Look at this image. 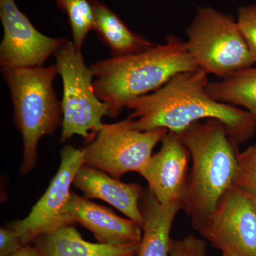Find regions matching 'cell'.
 I'll return each mask as SVG.
<instances>
[{"instance_id":"6da1fadb","label":"cell","mask_w":256,"mask_h":256,"mask_svg":"<svg viewBox=\"0 0 256 256\" xmlns=\"http://www.w3.org/2000/svg\"><path fill=\"white\" fill-rule=\"evenodd\" d=\"M208 74L203 69L173 77L156 92L131 101L126 108L140 131L164 128L178 134L202 120H220L230 139L242 144L256 132V119L248 111L216 100L207 92Z\"/></svg>"},{"instance_id":"7a4b0ae2","label":"cell","mask_w":256,"mask_h":256,"mask_svg":"<svg viewBox=\"0 0 256 256\" xmlns=\"http://www.w3.org/2000/svg\"><path fill=\"white\" fill-rule=\"evenodd\" d=\"M96 95L117 118L131 101L159 90L175 76L200 68L186 42L170 35L137 54L112 57L90 66Z\"/></svg>"},{"instance_id":"3957f363","label":"cell","mask_w":256,"mask_h":256,"mask_svg":"<svg viewBox=\"0 0 256 256\" xmlns=\"http://www.w3.org/2000/svg\"><path fill=\"white\" fill-rule=\"evenodd\" d=\"M178 134L192 161L183 210L196 230L234 186L239 153L218 120L195 122Z\"/></svg>"},{"instance_id":"277c9868","label":"cell","mask_w":256,"mask_h":256,"mask_svg":"<svg viewBox=\"0 0 256 256\" xmlns=\"http://www.w3.org/2000/svg\"><path fill=\"white\" fill-rule=\"evenodd\" d=\"M14 106L15 126L24 142L20 174L26 175L38 160L42 138L52 136L63 124V110L54 88L56 64L31 68H2Z\"/></svg>"},{"instance_id":"5b68a950","label":"cell","mask_w":256,"mask_h":256,"mask_svg":"<svg viewBox=\"0 0 256 256\" xmlns=\"http://www.w3.org/2000/svg\"><path fill=\"white\" fill-rule=\"evenodd\" d=\"M186 34L188 50L208 75L225 78L256 63L232 16L200 8Z\"/></svg>"},{"instance_id":"8992f818","label":"cell","mask_w":256,"mask_h":256,"mask_svg":"<svg viewBox=\"0 0 256 256\" xmlns=\"http://www.w3.org/2000/svg\"><path fill=\"white\" fill-rule=\"evenodd\" d=\"M58 73L63 80L62 142L79 136L92 142L102 128L107 108L98 98L94 86V74L88 67L82 54L68 42L55 55Z\"/></svg>"},{"instance_id":"52a82bcc","label":"cell","mask_w":256,"mask_h":256,"mask_svg":"<svg viewBox=\"0 0 256 256\" xmlns=\"http://www.w3.org/2000/svg\"><path fill=\"white\" fill-rule=\"evenodd\" d=\"M168 132L164 128L138 130L129 117L116 124H104L95 140L82 148L84 165L118 180L127 173L139 174Z\"/></svg>"},{"instance_id":"ba28073f","label":"cell","mask_w":256,"mask_h":256,"mask_svg":"<svg viewBox=\"0 0 256 256\" xmlns=\"http://www.w3.org/2000/svg\"><path fill=\"white\" fill-rule=\"evenodd\" d=\"M196 230L222 254L256 256V206L235 185Z\"/></svg>"},{"instance_id":"9c48e42d","label":"cell","mask_w":256,"mask_h":256,"mask_svg":"<svg viewBox=\"0 0 256 256\" xmlns=\"http://www.w3.org/2000/svg\"><path fill=\"white\" fill-rule=\"evenodd\" d=\"M82 165V149L68 146L62 150L60 169L44 194L28 217L8 225L20 235L24 246L30 245L42 234L69 225L66 220L65 208L72 194L70 188L76 175Z\"/></svg>"},{"instance_id":"30bf717a","label":"cell","mask_w":256,"mask_h":256,"mask_svg":"<svg viewBox=\"0 0 256 256\" xmlns=\"http://www.w3.org/2000/svg\"><path fill=\"white\" fill-rule=\"evenodd\" d=\"M0 18L4 36L0 45L2 68L44 66L69 42L43 34L18 9L14 0H0Z\"/></svg>"},{"instance_id":"8fae6325","label":"cell","mask_w":256,"mask_h":256,"mask_svg":"<svg viewBox=\"0 0 256 256\" xmlns=\"http://www.w3.org/2000/svg\"><path fill=\"white\" fill-rule=\"evenodd\" d=\"M161 142L159 152L152 156L139 174L160 204L183 207L191 156L176 133L168 132Z\"/></svg>"},{"instance_id":"7c38bea8","label":"cell","mask_w":256,"mask_h":256,"mask_svg":"<svg viewBox=\"0 0 256 256\" xmlns=\"http://www.w3.org/2000/svg\"><path fill=\"white\" fill-rule=\"evenodd\" d=\"M65 217L69 225L76 222L90 230L100 244L122 246L139 245L142 240L140 226L74 192L66 206Z\"/></svg>"},{"instance_id":"4fadbf2b","label":"cell","mask_w":256,"mask_h":256,"mask_svg":"<svg viewBox=\"0 0 256 256\" xmlns=\"http://www.w3.org/2000/svg\"><path fill=\"white\" fill-rule=\"evenodd\" d=\"M74 184L84 194L85 198L107 202L142 228L144 220L140 201L144 190L139 184L122 182L86 165L79 169Z\"/></svg>"},{"instance_id":"5bb4252c","label":"cell","mask_w":256,"mask_h":256,"mask_svg":"<svg viewBox=\"0 0 256 256\" xmlns=\"http://www.w3.org/2000/svg\"><path fill=\"white\" fill-rule=\"evenodd\" d=\"M140 210L144 222L138 256H170L172 228L182 206L162 204L148 188L141 198Z\"/></svg>"},{"instance_id":"9a60e30c","label":"cell","mask_w":256,"mask_h":256,"mask_svg":"<svg viewBox=\"0 0 256 256\" xmlns=\"http://www.w3.org/2000/svg\"><path fill=\"white\" fill-rule=\"evenodd\" d=\"M42 256H128L138 255L139 245L114 246L84 240L72 225H66L34 240Z\"/></svg>"},{"instance_id":"2e32d148","label":"cell","mask_w":256,"mask_h":256,"mask_svg":"<svg viewBox=\"0 0 256 256\" xmlns=\"http://www.w3.org/2000/svg\"><path fill=\"white\" fill-rule=\"evenodd\" d=\"M94 12V30L110 48L112 57L137 54L154 46L140 35L129 30L114 12L98 0H90Z\"/></svg>"},{"instance_id":"e0dca14e","label":"cell","mask_w":256,"mask_h":256,"mask_svg":"<svg viewBox=\"0 0 256 256\" xmlns=\"http://www.w3.org/2000/svg\"><path fill=\"white\" fill-rule=\"evenodd\" d=\"M207 92L220 102L244 108L256 119V67L210 82Z\"/></svg>"},{"instance_id":"ac0fdd59","label":"cell","mask_w":256,"mask_h":256,"mask_svg":"<svg viewBox=\"0 0 256 256\" xmlns=\"http://www.w3.org/2000/svg\"><path fill=\"white\" fill-rule=\"evenodd\" d=\"M58 8L67 15L73 34L74 44L78 53L88 35L94 30V12L90 0H54Z\"/></svg>"},{"instance_id":"d6986e66","label":"cell","mask_w":256,"mask_h":256,"mask_svg":"<svg viewBox=\"0 0 256 256\" xmlns=\"http://www.w3.org/2000/svg\"><path fill=\"white\" fill-rule=\"evenodd\" d=\"M234 185L248 196L256 197V144L239 153L238 172Z\"/></svg>"},{"instance_id":"ffe728a7","label":"cell","mask_w":256,"mask_h":256,"mask_svg":"<svg viewBox=\"0 0 256 256\" xmlns=\"http://www.w3.org/2000/svg\"><path fill=\"white\" fill-rule=\"evenodd\" d=\"M237 24L256 62V4L240 8L238 10Z\"/></svg>"},{"instance_id":"44dd1931","label":"cell","mask_w":256,"mask_h":256,"mask_svg":"<svg viewBox=\"0 0 256 256\" xmlns=\"http://www.w3.org/2000/svg\"><path fill=\"white\" fill-rule=\"evenodd\" d=\"M206 240L190 235L180 240H172L170 256H206Z\"/></svg>"},{"instance_id":"7402d4cb","label":"cell","mask_w":256,"mask_h":256,"mask_svg":"<svg viewBox=\"0 0 256 256\" xmlns=\"http://www.w3.org/2000/svg\"><path fill=\"white\" fill-rule=\"evenodd\" d=\"M24 246L20 235L9 227L0 229V256H10Z\"/></svg>"},{"instance_id":"603a6c76","label":"cell","mask_w":256,"mask_h":256,"mask_svg":"<svg viewBox=\"0 0 256 256\" xmlns=\"http://www.w3.org/2000/svg\"><path fill=\"white\" fill-rule=\"evenodd\" d=\"M10 256H42V255L34 246H32L28 245L24 246L18 252Z\"/></svg>"},{"instance_id":"cb8c5ba5","label":"cell","mask_w":256,"mask_h":256,"mask_svg":"<svg viewBox=\"0 0 256 256\" xmlns=\"http://www.w3.org/2000/svg\"><path fill=\"white\" fill-rule=\"evenodd\" d=\"M222 256H234L230 255V254H222Z\"/></svg>"},{"instance_id":"d4e9b609","label":"cell","mask_w":256,"mask_h":256,"mask_svg":"<svg viewBox=\"0 0 256 256\" xmlns=\"http://www.w3.org/2000/svg\"><path fill=\"white\" fill-rule=\"evenodd\" d=\"M249 197H250V196H249ZM250 198H252V197H250ZM252 198V201H254V204H255L256 206V197H255V198Z\"/></svg>"},{"instance_id":"484cf974","label":"cell","mask_w":256,"mask_h":256,"mask_svg":"<svg viewBox=\"0 0 256 256\" xmlns=\"http://www.w3.org/2000/svg\"><path fill=\"white\" fill-rule=\"evenodd\" d=\"M137 255H134V254H132V255H130V256H136Z\"/></svg>"},{"instance_id":"4316f807","label":"cell","mask_w":256,"mask_h":256,"mask_svg":"<svg viewBox=\"0 0 256 256\" xmlns=\"http://www.w3.org/2000/svg\"><path fill=\"white\" fill-rule=\"evenodd\" d=\"M232 256H233V255H232Z\"/></svg>"},{"instance_id":"83f0119b","label":"cell","mask_w":256,"mask_h":256,"mask_svg":"<svg viewBox=\"0 0 256 256\" xmlns=\"http://www.w3.org/2000/svg\"></svg>"}]
</instances>
